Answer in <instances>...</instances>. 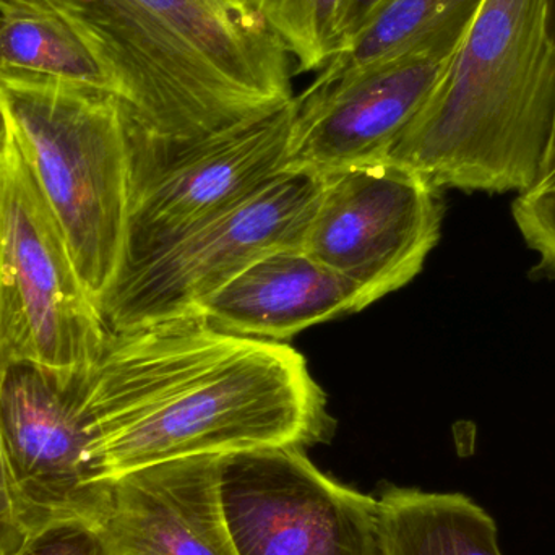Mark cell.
I'll list each match as a JSON object with an SVG mask.
<instances>
[{"mask_svg": "<svg viewBox=\"0 0 555 555\" xmlns=\"http://www.w3.org/2000/svg\"><path fill=\"white\" fill-rule=\"evenodd\" d=\"M387 159L437 189L537 188L555 163L546 0H485Z\"/></svg>", "mask_w": 555, "mask_h": 555, "instance_id": "obj_3", "label": "cell"}, {"mask_svg": "<svg viewBox=\"0 0 555 555\" xmlns=\"http://www.w3.org/2000/svg\"><path fill=\"white\" fill-rule=\"evenodd\" d=\"M322 176L284 171L236 207L124 267L101 302L109 333L192 317L266 254L302 247Z\"/></svg>", "mask_w": 555, "mask_h": 555, "instance_id": "obj_6", "label": "cell"}, {"mask_svg": "<svg viewBox=\"0 0 555 555\" xmlns=\"http://www.w3.org/2000/svg\"><path fill=\"white\" fill-rule=\"evenodd\" d=\"M221 456L156 463L111 481L96 527L106 555H237L220 495Z\"/></svg>", "mask_w": 555, "mask_h": 555, "instance_id": "obj_12", "label": "cell"}, {"mask_svg": "<svg viewBox=\"0 0 555 555\" xmlns=\"http://www.w3.org/2000/svg\"><path fill=\"white\" fill-rule=\"evenodd\" d=\"M253 2L256 3V5L259 7V9L263 12V5H266V0H253Z\"/></svg>", "mask_w": 555, "mask_h": 555, "instance_id": "obj_25", "label": "cell"}, {"mask_svg": "<svg viewBox=\"0 0 555 555\" xmlns=\"http://www.w3.org/2000/svg\"><path fill=\"white\" fill-rule=\"evenodd\" d=\"M378 504L385 555H502L494 518L468 495L390 488Z\"/></svg>", "mask_w": 555, "mask_h": 555, "instance_id": "obj_15", "label": "cell"}, {"mask_svg": "<svg viewBox=\"0 0 555 555\" xmlns=\"http://www.w3.org/2000/svg\"><path fill=\"white\" fill-rule=\"evenodd\" d=\"M442 204L423 175L384 159L322 176L302 249L367 307L406 286L437 246Z\"/></svg>", "mask_w": 555, "mask_h": 555, "instance_id": "obj_8", "label": "cell"}, {"mask_svg": "<svg viewBox=\"0 0 555 555\" xmlns=\"http://www.w3.org/2000/svg\"><path fill=\"white\" fill-rule=\"evenodd\" d=\"M93 46L133 126L195 142L294 100L293 61L253 0H49Z\"/></svg>", "mask_w": 555, "mask_h": 555, "instance_id": "obj_2", "label": "cell"}, {"mask_svg": "<svg viewBox=\"0 0 555 555\" xmlns=\"http://www.w3.org/2000/svg\"><path fill=\"white\" fill-rule=\"evenodd\" d=\"M16 555H106L96 530L81 521H59L36 531Z\"/></svg>", "mask_w": 555, "mask_h": 555, "instance_id": "obj_20", "label": "cell"}, {"mask_svg": "<svg viewBox=\"0 0 555 555\" xmlns=\"http://www.w3.org/2000/svg\"><path fill=\"white\" fill-rule=\"evenodd\" d=\"M546 25L551 38L555 41V0H546Z\"/></svg>", "mask_w": 555, "mask_h": 555, "instance_id": "obj_23", "label": "cell"}, {"mask_svg": "<svg viewBox=\"0 0 555 555\" xmlns=\"http://www.w3.org/2000/svg\"><path fill=\"white\" fill-rule=\"evenodd\" d=\"M293 117L294 100L275 113L185 143L152 139L127 117L129 211L120 270L287 171Z\"/></svg>", "mask_w": 555, "mask_h": 555, "instance_id": "obj_7", "label": "cell"}, {"mask_svg": "<svg viewBox=\"0 0 555 555\" xmlns=\"http://www.w3.org/2000/svg\"><path fill=\"white\" fill-rule=\"evenodd\" d=\"M0 72L72 81L117 96L93 46L49 0H0Z\"/></svg>", "mask_w": 555, "mask_h": 555, "instance_id": "obj_16", "label": "cell"}, {"mask_svg": "<svg viewBox=\"0 0 555 555\" xmlns=\"http://www.w3.org/2000/svg\"><path fill=\"white\" fill-rule=\"evenodd\" d=\"M0 433L35 533L59 521L96 530L111 482L94 472L78 385L65 388L33 365L10 362L0 382Z\"/></svg>", "mask_w": 555, "mask_h": 555, "instance_id": "obj_10", "label": "cell"}, {"mask_svg": "<svg viewBox=\"0 0 555 555\" xmlns=\"http://www.w3.org/2000/svg\"><path fill=\"white\" fill-rule=\"evenodd\" d=\"M349 0H266L263 12L286 48L294 74L319 72L338 52Z\"/></svg>", "mask_w": 555, "mask_h": 555, "instance_id": "obj_17", "label": "cell"}, {"mask_svg": "<svg viewBox=\"0 0 555 555\" xmlns=\"http://www.w3.org/2000/svg\"><path fill=\"white\" fill-rule=\"evenodd\" d=\"M384 2L385 0H349L345 18H343L341 44H339V49L364 26V23L374 15L375 10Z\"/></svg>", "mask_w": 555, "mask_h": 555, "instance_id": "obj_21", "label": "cell"}, {"mask_svg": "<svg viewBox=\"0 0 555 555\" xmlns=\"http://www.w3.org/2000/svg\"><path fill=\"white\" fill-rule=\"evenodd\" d=\"M537 188H555V163L553 169L547 172L546 178H544Z\"/></svg>", "mask_w": 555, "mask_h": 555, "instance_id": "obj_24", "label": "cell"}, {"mask_svg": "<svg viewBox=\"0 0 555 555\" xmlns=\"http://www.w3.org/2000/svg\"><path fill=\"white\" fill-rule=\"evenodd\" d=\"M104 482L156 463L326 442V395L300 352L182 317L109 333L78 384Z\"/></svg>", "mask_w": 555, "mask_h": 555, "instance_id": "obj_1", "label": "cell"}, {"mask_svg": "<svg viewBox=\"0 0 555 555\" xmlns=\"http://www.w3.org/2000/svg\"><path fill=\"white\" fill-rule=\"evenodd\" d=\"M10 364L5 348L0 345V382ZM35 534L28 512L13 478L12 466L0 433V555H16Z\"/></svg>", "mask_w": 555, "mask_h": 555, "instance_id": "obj_19", "label": "cell"}, {"mask_svg": "<svg viewBox=\"0 0 555 555\" xmlns=\"http://www.w3.org/2000/svg\"><path fill=\"white\" fill-rule=\"evenodd\" d=\"M528 246L541 256V266L555 273V188H533L512 207Z\"/></svg>", "mask_w": 555, "mask_h": 555, "instance_id": "obj_18", "label": "cell"}, {"mask_svg": "<svg viewBox=\"0 0 555 555\" xmlns=\"http://www.w3.org/2000/svg\"><path fill=\"white\" fill-rule=\"evenodd\" d=\"M10 140H12V132H10L9 117H7L5 109L0 104V156L9 149Z\"/></svg>", "mask_w": 555, "mask_h": 555, "instance_id": "obj_22", "label": "cell"}, {"mask_svg": "<svg viewBox=\"0 0 555 555\" xmlns=\"http://www.w3.org/2000/svg\"><path fill=\"white\" fill-rule=\"evenodd\" d=\"M107 332L13 140L0 156V345L65 388L96 364Z\"/></svg>", "mask_w": 555, "mask_h": 555, "instance_id": "obj_5", "label": "cell"}, {"mask_svg": "<svg viewBox=\"0 0 555 555\" xmlns=\"http://www.w3.org/2000/svg\"><path fill=\"white\" fill-rule=\"evenodd\" d=\"M0 104L78 275L101 307L126 249V109L109 91L20 72H0Z\"/></svg>", "mask_w": 555, "mask_h": 555, "instance_id": "obj_4", "label": "cell"}, {"mask_svg": "<svg viewBox=\"0 0 555 555\" xmlns=\"http://www.w3.org/2000/svg\"><path fill=\"white\" fill-rule=\"evenodd\" d=\"M482 2L385 0L310 85L325 87L404 55L453 52Z\"/></svg>", "mask_w": 555, "mask_h": 555, "instance_id": "obj_14", "label": "cell"}, {"mask_svg": "<svg viewBox=\"0 0 555 555\" xmlns=\"http://www.w3.org/2000/svg\"><path fill=\"white\" fill-rule=\"evenodd\" d=\"M220 495L237 555H385L378 501L297 447L221 456Z\"/></svg>", "mask_w": 555, "mask_h": 555, "instance_id": "obj_9", "label": "cell"}, {"mask_svg": "<svg viewBox=\"0 0 555 555\" xmlns=\"http://www.w3.org/2000/svg\"><path fill=\"white\" fill-rule=\"evenodd\" d=\"M365 307L354 284L302 247H289L250 263L207 297L194 315L230 335L281 343L317 323Z\"/></svg>", "mask_w": 555, "mask_h": 555, "instance_id": "obj_13", "label": "cell"}, {"mask_svg": "<svg viewBox=\"0 0 555 555\" xmlns=\"http://www.w3.org/2000/svg\"><path fill=\"white\" fill-rule=\"evenodd\" d=\"M453 52L404 55L294 96L287 171L328 175L384 162Z\"/></svg>", "mask_w": 555, "mask_h": 555, "instance_id": "obj_11", "label": "cell"}]
</instances>
